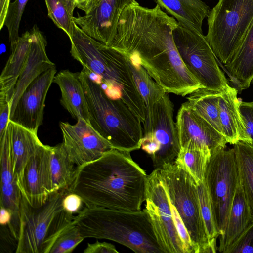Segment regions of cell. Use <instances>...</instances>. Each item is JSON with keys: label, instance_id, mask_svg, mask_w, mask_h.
Returning <instances> with one entry per match:
<instances>
[{"label": "cell", "instance_id": "14", "mask_svg": "<svg viewBox=\"0 0 253 253\" xmlns=\"http://www.w3.org/2000/svg\"><path fill=\"white\" fill-rule=\"evenodd\" d=\"M63 143L73 162L79 167L94 161L113 149L86 121L79 119L74 125L60 122Z\"/></svg>", "mask_w": 253, "mask_h": 253}, {"label": "cell", "instance_id": "42", "mask_svg": "<svg viewBox=\"0 0 253 253\" xmlns=\"http://www.w3.org/2000/svg\"><path fill=\"white\" fill-rule=\"evenodd\" d=\"M11 213L9 210L0 205V225H9L11 220Z\"/></svg>", "mask_w": 253, "mask_h": 253}, {"label": "cell", "instance_id": "32", "mask_svg": "<svg viewBox=\"0 0 253 253\" xmlns=\"http://www.w3.org/2000/svg\"><path fill=\"white\" fill-rule=\"evenodd\" d=\"M48 16L55 25L68 36L72 35L74 22L73 12L76 4L74 0H44Z\"/></svg>", "mask_w": 253, "mask_h": 253}, {"label": "cell", "instance_id": "11", "mask_svg": "<svg viewBox=\"0 0 253 253\" xmlns=\"http://www.w3.org/2000/svg\"><path fill=\"white\" fill-rule=\"evenodd\" d=\"M145 209L164 253H186L174 222L169 196L159 169L147 176Z\"/></svg>", "mask_w": 253, "mask_h": 253}, {"label": "cell", "instance_id": "17", "mask_svg": "<svg viewBox=\"0 0 253 253\" xmlns=\"http://www.w3.org/2000/svg\"><path fill=\"white\" fill-rule=\"evenodd\" d=\"M50 148L43 144L39 147L28 160L17 182L22 196L33 207L44 204L52 193Z\"/></svg>", "mask_w": 253, "mask_h": 253}, {"label": "cell", "instance_id": "7", "mask_svg": "<svg viewBox=\"0 0 253 253\" xmlns=\"http://www.w3.org/2000/svg\"><path fill=\"white\" fill-rule=\"evenodd\" d=\"M253 21V0H219L207 16L206 38L217 58L226 64Z\"/></svg>", "mask_w": 253, "mask_h": 253}, {"label": "cell", "instance_id": "31", "mask_svg": "<svg viewBox=\"0 0 253 253\" xmlns=\"http://www.w3.org/2000/svg\"><path fill=\"white\" fill-rule=\"evenodd\" d=\"M233 149L239 178L253 212V145L239 141Z\"/></svg>", "mask_w": 253, "mask_h": 253}, {"label": "cell", "instance_id": "4", "mask_svg": "<svg viewBox=\"0 0 253 253\" xmlns=\"http://www.w3.org/2000/svg\"><path fill=\"white\" fill-rule=\"evenodd\" d=\"M73 222L84 238L112 240L136 253H164L145 210L128 211L84 205Z\"/></svg>", "mask_w": 253, "mask_h": 253}, {"label": "cell", "instance_id": "36", "mask_svg": "<svg viewBox=\"0 0 253 253\" xmlns=\"http://www.w3.org/2000/svg\"><path fill=\"white\" fill-rule=\"evenodd\" d=\"M223 253H253V222L246 227Z\"/></svg>", "mask_w": 253, "mask_h": 253}, {"label": "cell", "instance_id": "12", "mask_svg": "<svg viewBox=\"0 0 253 253\" xmlns=\"http://www.w3.org/2000/svg\"><path fill=\"white\" fill-rule=\"evenodd\" d=\"M173 107L168 93H166L155 104L150 127L144 132L143 136L152 138L159 147L151 159L155 169L174 163L180 150Z\"/></svg>", "mask_w": 253, "mask_h": 253}, {"label": "cell", "instance_id": "13", "mask_svg": "<svg viewBox=\"0 0 253 253\" xmlns=\"http://www.w3.org/2000/svg\"><path fill=\"white\" fill-rule=\"evenodd\" d=\"M135 0H89L82 9L85 14L74 22L90 37L110 45L115 37L120 15Z\"/></svg>", "mask_w": 253, "mask_h": 253}, {"label": "cell", "instance_id": "27", "mask_svg": "<svg viewBox=\"0 0 253 253\" xmlns=\"http://www.w3.org/2000/svg\"><path fill=\"white\" fill-rule=\"evenodd\" d=\"M178 22L187 24L203 33L204 19L210 11L202 0H154Z\"/></svg>", "mask_w": 253, "mask_h": 253}, {"label": "cell", "instance_id": "44", "mask_svg": "<svg viewBox=\"0 0 253 253\" xmlns=\"http://www.w3.org/2000/svg\"><path fill=\"white\" fill-rule=\"evenodd\" d=\"M76 4L77 7L82 10L83 8L89 0H74Z\"/></svg>", "mask_w": 253, "mask_h": 253}, {"label": "cell", "instance_id": "30", "mask_svg": "<svg viewBox=\"0 0 253 253\" xmlns=\"http://www.w3.org/2000/svg\"><path fill=\"white\" fill-rule=\"evenodd\" d=\"M211 156L209 149L181 148L174 163L188 173L197 184L203 182Z\"/></svg>", "mask_w": 253, "mask_h": 253}, {"label": "cell", "instance_id": "29", "mask_svg": "<svg viewBox=\"0 0 253 253\" xmlns=\"http://www.w3.org/2000/svg\"><path fill=\"white\" fill-rule=\"evenodd\" d=\"M220 94L219 91L200 88L189 94L186 102L189 107L223 135L219 119Z\"/></svg>", "mask_w": 253, "mask_h": 253}, {"label": "cell", "instance_id": "40", "mask_svg": "<svg viewBox=\"0 0 253 253\" xmlns=\"http://www.w3.org/2000/svg\"><path fill=\"white\" fill-rule=\"evenodd\" d=\"M84 253H119L115 247L106 242L88 243Z\"/></svg>", "mask_w": 253, "mask_h": 253}, {"label": "cell", "instance_id": "34", "mask_svg": "<svg viewBox=\"0 0 253 253\" xmlns=\"http://www.w3.org/2000/svg\"><path fill=\"white\" fill-rule=\"evenodd\" d=\"M84 239L77 226L72 222L58 236L49 253H71Z\"/></svg>", "mask_w": 253, "mask_h": 253}, {"label": "cell", "instance_id": "22", "mask_svg": "<svg viewBox=\"0 0 253 253\" xmlns=\"http://www.w3.org/2000/svg\"><path fill=\"white\" fill-rule=\"evenodd\" d=\"M252 222L253 212L239 178L228 213L224 231L219 236L218 251L223 253Z\"/></svg>", "mask_w": 253, "mask_h": 253}, {"label": "cell", "instance_id": "19", "mask_svg": "<svg viewBox=\"0 0 253 253\" xmlns=\"http://www.w3.org/2000/svg\"><path fill=\"white\" fill-rule=\"evenodd\" d=\"M30 31L32 39L27 59L15 85L10 103V113L29 84L42 73L55 66L46 54L47 42L43 33L36 25Z\"/></svg>", "mask_w": 253, "mask_h": 253}, {"label": "cell", "instance_id": "5", "mask_svg": "<svg viewBox=\"0 0 253 253\" xmlns=\"http://www.w3.org/2000/svg\"><path fill=\"white\" fill-rule=\"evenodd\" d=\"M84 70L80 79L86 97L90 125L113 148L131 152L141 148V121L121 99L108 96Z\"/></svg>", "mask_w": 253, "mask_h": 253}, {"label": "cell", "instance_id": "10", "mask_svg": "<svg viewBox=\"0 0 253 253\" xmlns=\"http://www.w3.org/2000/svg\"><path fill=\"white\" fill-rule=\"evenodd\" d=\"M226 148L211 153L204 179L220 235L224 231L239 179L234 149Z\"/></svg>", "mask_w": 253, "mask_h": 253}, {"label": "cell", "instance_id": "35", "mask_svg": "<svg viewBox=\"0 0 253 253\" xmlns=\"http://www.w3.org/2000/svg\"><path fill=\"white\" fill-rule=\"evenodd\" d=\"M28 1L29 0H15L9 4L4 26L8 30L10 47L16 43L20 37V23Z\"/></svg>", "mask_w": 253, "mask_h": 253}, {"label": "cell", "instance_id": "6", "mask_svg": "<svg viewBox=\"0 0 253 253\" xmlns=\"http://www.w3.org/2000/svg\"><path fill=\"white\" fill-rule=\"evenodd\" d=\"M67 189L52 193L39 207L31 206L22 196L20 230L16 253H49L55 240L73 222L74 215L63 208Z\"/></svg>", "mask_w": 253, "mask_h": 253}, {"label": "cell", "instance_id": "9", "mask_svg": "<svg viewBox=\"0 0 253 253\" xmlns=\"http://www.w3.org/2000/svg\"><path fill=\"white\" fill-rule=\"evenodd\" d=\"M169 200L190 236L195 253L209 241L201 214L197 185L190 174L174 163L159 169Z\"/></svg>", "mask_w": 253, "mask_h": 253}, {"label": "cell", "instance_id": "38", "mask_svg": "<svg viewBox=\"0 0 253 253\" xmlns=\"http://www.w3.org/2000/svg\"><path fill=\"white\" fill-rule=\"evenodd\" d=\"M240 110L245 124L247 133L253 145V101L240 102Z\"/></svg>", "mask_w": 253, "mask_h": 253}, {"label": "cell", "instance_id": "8", "mask_svg": "<svg viewBox=\"0 0 253 253\" xmlns=\"http://www.w3.org/2000/svg\"><path fill=\"white\" fill-rule=\"evenodd\" d=\"M173 37L182 60L202 88L221 92L227 87L228 81L203 33L178 22Z\"/></svg>", "mask_w": 253, "mask_h": 253}, {"label": "cell", "instance_id": "24", "mask_svg": "<svg viewBox=\"0 0 253 253\" xmlns=\"http://www.w3.org/2000/svg\"><path fill=\"white\" fill-rule=\"evenodd\" d=\"M32 39L31 31L20 36L12 47L11 52L0 76V96L4 97L10 105L15 85L27 57Z\"/></svg>", "mask_w": 253, "mask_h": 253}, {"label": "cell", "instance_id": "33", "mask_svg": "<svg viewBox=\"0 0 253 253\" xmlns=\"http://www.w3.org/2000/svg\"><path fill=\"white\" fill-rule=\"evenodd\" d=\"M197 185V190L203 219L209 240L217 238L220 234L214 221L211 203L205 181Z\"/></svg>", "mask_w": 253, "mask_h": 253}, {"label": "cell", "instance_id": "43", "mask_svg": "<svg viewBox=\"0 0 253 253\" xmlns=\"http://www.w3.org/2000/svg\"><path fill=\"white\" fill-rule=\"evenodd\" d=\"M216 239L217 238H213L209 240L208 243L201 250L200 253H216Z\"/></svg>", "mask_w": 253, "mask_h": 253}, {"label": "cell", "instance_id": "37", "mask_svg": "<svg viewBox=\"0 0 253 253\" xmlns=\"http://www.w3.org/2000/svg\"><path fill=\"white\" fill-rule=\"evenodd\" d=\"M83 204L84 201L79 195L67 189L62 200L63 208L67 212L76 215L84 207Z\"/></svg>", "mask_w": 253, "mask_h": 253}, {"label": "cell", "instance_id": "3", "mask_svg": "<svg viewBox=\"0 0 253 253\" xmlns=\"http://www.w3.org/2000/svg\"><path fill=\"white\" fill-rule=\"evenodd\" d=\"M69 39L71 54L83 66V70L98 76L111 93L109 97L121 99L144 125L146 108L126 55L90 37L75 23Z\"/></svg>", "mask_w": 253, "mask_h": 253}, {"label": "cell", "instance_id": "21", "mask_svg": "<svg viewBox=\"0 0 253 253\" xmlns=\"http://www.w3.org/2000/svg\"><path fill=\"white\" fill-rule=\"evenodd\" d=\"M61 93L60 103L77 121L83 119L90 124L88 103L80 79V73L63 70L53 80Z\"/></svg>", "mask_w": 253, "mask_h": 253}, {"label": "cell", "instance_id": "16", "mask_svg": "<svg viewBox=\"0 0 253 253\" xmlns=\"http://www.w3.org/2000/svg\"><path fill=\"white\" fill-rule=\"evenodd\" d=\"M176 123L180 148L209 149L211 153L226 147L227 142L224 136L186 102L178 111Z\"/></svg>", "mask_w": 253, "mask_h": 253}, {"label": "cell", "instance_id": "25", "mask_svg": "<svg viewBox=\"0 0 253 253\" xmlns=\"http://www.w3.org/2000/svg\"><path fill=\"white\" fill-rule=\"evenodd\" d=\"M11 132L13 169L17 183L28 160L42 143L37 134L9 121Z\"/></svg>", "mask_w": 253, "mask_h": 253}, {"label": "cell", "instance_id": "41", "mask_svg": "<svg viewBox=\"0 0 253 253\" xmlns=\"http://www.w3.org/2000/svg\"><path fill=\"white\" fill-rule=\"evenodd\" d=\"M10 0H0V30L4 26V23L10 4Z\"/></svg>", "mask_w": 253, "mask_h": 253}, {"label": "cell", "instance_id": "2", "mask_svg": "<svg viewBox=\"0 0 253 253\" xmlns=\"http://www.w3.org/2000/svg\"><path fill=\"white\" fill-rule=\"evenodd\" d=\"M147 176L130 152L113 148L77 167L68 189L79 195L87 207L137 211L146 200Z\"/></svg>", "mask_w": 253, "mask_h": 253}, {"label": "cell", "instance_id": "26", "mask_svg": "<svg viewBox=\"0 0 253 253\" xmlns=\"http://www.w3.org/2000/svg\"><path fill=\"white\" fill-rule=\"evenodd\" d=\"M125 55L132 72L136 86L146 108V118L143 125L144 132H145L150 127L155 104L166 92L141 65L131 57Z\"/></svg>", "mask_w": 253, "mask_h": 253}, {"label": "cell", "instance_id": "23", "mask_svg": "<svg viewBox=\"0 0 253 253\" xmlns=\"http://www.w3.org/2000/svg\"><path fill=\"white\" fill-rule=\"evenodd\" d=\"M224 66L238 91L250 86L253 79V21Z\"/></svg>", "mask_w": 253, "mask_h": 253}, {"label": "cell", "instance_id": "15", "mask_svg": "<svg viewBox=\"0 0 253 253\" xmlns=\"http://www.w3.org/2000/svg\"><path fill=\"white\" fill-rule=\"evenodd\" d=\"M56 74L55 66L42 73L29 84L10 114V121L37 134L43 122L46 95Z\"/></svg>", "mask_w": 253, "mask_h": 253}, {"label": "cell", "instance_id": "1", "mask_svg": "<svg viewBox=\"0 0 253 253\" xmlns=\"http://www.w3.org/2000/svg\"><path fill=\"white\" fill-rule=\"evenodd\" d=\"M177 23L158 4L149 8L136 2L122 11L110 46L141 65L166 93L184 97L202 87L175 45L173 31Z\"/></svg>", "mask_w": 253, "mask_h": 253}, {"label": "cell", "instance_id": "20", "mask_svg": "<svg viewBox=\"0 0 253 253\" xmlns=\"http://www.w3.org/2000/svg\"><path fill=\"white\" fill-rule=\"evenodd\" d=\"M238 90L229 85L220 92L219 99V119L222 134L227 143L235 144L243 141L251 144L240 110Z\"/></svg>", "mask_w": 253, "mask_h": 253}, {"label": "cell", "instance_id": "39", "mask_svg": "<svg viewBox=\"0 0 253 253\" xmlns=\"http://www.w3.org/2000/svg\"><path fill=\"white\" fill-rule=\"evenodd\" d=\"M10 105L6 98L0 96V138L4 134L9 122Z\"/></svg>", "mask_w": 253, "mask_h": 253}, {"label": "cell", "instance_id": "18", "mask_svg": "<svg viewBox=\"0 0 253 253\" xmlns=\"http://www.w3.org/2000/svg\"><path fill=\"white\" fill-rule=\"evenodd\" d=\"M9 123L4 134L0 138V205L10 211L12 215L10 225L13 228L17 229L20 226L19 211L22 195L13 172L11 132Z\"/></svg>", "mask_w": 253, "mask_h": 253}, {"label": "cell", "instance_id": "28", "mask_svg": "<svg viewBox=\"0 0 253 253\" xmlns=\"http://www.w3.org/2000/svg\"><path fill=\"white\" fill-rule=\"evenodd\" d=\"M73 162L62 143L51 146L50 172L52 192L68 189L72 183L76 171Z\"/></svg>", "mask_w": 253, "mask_h": 253}]
</instances>
